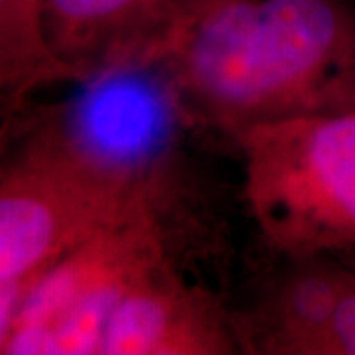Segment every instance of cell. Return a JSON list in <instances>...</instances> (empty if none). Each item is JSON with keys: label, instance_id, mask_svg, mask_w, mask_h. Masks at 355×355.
Masks as SVG:
<instances>
[{"label": "cell", "instance_id": "obj_2", "mask_svg": "<svg viewBox=\"0 0 355 355\" xmlns=\"http://www.w3.org/2000/svg\"><path fill=\"white\" fill-rule=\"evenodd\" d=\"M28 125L0 170V302L172 176L158 160L103 150L69 116Z\"/></svg>", "mask_w": 355, "mask_h": 355}, {"label": "cell", "instance_id": "obj_6", "mask_svg": "<svg viewBox=\"0 0 355 355\" xmlns=\"http://www.w3.org/2000/svg\"><path fill=\"white\" fill-rule=\"evenodd\" d=\"M216 0H44V24L62 81L93 87L146 73Z\"/></svg>", "mask_w": 355, "mask_h": 355}, {"label": "cell", "instance_id": "obj_3", "mask_svg": "<svg viewBox=\"0 0 355 355\" xmlns=\"http://www.w3.org/2000/svg\"><path fill=\"white\" fill-rule=\"evenodd\" d=\"M170 176L0 302L2 355H99L103 331L140 282L184 265L188 223Z\"/></svg>", "mask_w": 355, "mask_h": 355}, {"label": "cell", "instance_id": "obj_8", "mask_svg": "<svg viewBox=\"0 0 355 355\" xmlns=\"http://www.w3.org/2000/svg\"><path fill=\"white\" fill-rule=\"evenodd\" d=\"M62 81L44 24V0H0V91L16 111L44 85Z\"/></svg>", "mask_w": 355, "mask_h": 355}, {"label": "cell", "instance_id": "obj_7", "mask_svg": "<svg viewBox=\"0 0 355 355\" xmlns=\"http://www.w3.org/2000/svg\"><path fill=\"white\" fill-rule=\"evenodd\" d=\"M241 354L229 298L193 280L184 265L140 282L103 331L99 355Z\"/></svg>", "mask_w": 355, "mask_h": 355}, {"label": "cell", "instance_id": "obj_1", "mask_svg": "<svg viewBox=\"0 0 355 355\" xmlns=\"http://www.w3.org/2000/svg\"><path fill=\"white\" fill-rule=\"evenodd\" d=\"M355 51V0H216L156 76L176 121L225 142L336 103Z\"/></svg>", "mask_w": 355, "mask_h": 355}, {"label": "cell", "instance_id": "obj_10", "mask_svg": "<svg viewBox=\"0 0 355 355\" xmlns=\"http://www.w3.org/2000/svg\"><path fill=\"white\" fill-rule=\"evenodd\" d=\"M340 259H342V261H345V263L352 266V268H355V253L343 254V257H340Z\"/></svg>", "mask_w": 355, "mask_h": 355}, {"label": "cell", "instance_id": "obj_4", "mask_svg": "<svg viewBox=\"0 0 355 355\" xmlns=\"http://www.w3.org/2000/svg\"><path fill=\"white\" fill-rule=\"evenodd\" d=\"M231 146L265 253H355V103L257 125Z\"/></svg>", "mask_w": 355, "mask_h": 355}, {"label": "cell", "instance_id": "obj_9", "mask_svg": "<svg viewBox=\"0 0 355 355\" xmlns=\"http://www.w3.org/2000/svg\"><path fill=\"white\" fill-rule=\"evenodd\" d=\"M336 103H355V51L352 58V64L347 67V73L343 77Z\"/></svg>", "mask_w": 355, "mask_h": 355}, {"label": "cell", "instance_id": "obj_5", "mask_svg": "<svg viewBox=\"0 0 355 355\" xmlns=\"http://www.w3.org/2000/svg\"><path fill=\"white\" fill-rule=\"evenodd\" d=\"M229 308L241 354L355 355V268L340 257L265 253Z\"/></svg>", "mask_w": 355, "mask_h": 355}]
</instances>
